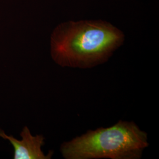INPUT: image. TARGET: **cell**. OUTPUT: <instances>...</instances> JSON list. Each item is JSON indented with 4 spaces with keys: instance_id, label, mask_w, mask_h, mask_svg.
<instances>
[{
    "instance_id": "obj_1",
    "label": "cell",
    "mask_w": 159,
    "mask_h": 159,
    "mask_svg": "<svg viewBox=\"0 0 159 159\" xmlns=\"http://www.w3.org/2000/svg\"><path fill=\"white\" fill-rule=\"evenodd\" d=\"M125 40L124 33L108 22L70 21L51 34V57L61 67L94 68L108 61Z\"/></svg>"
},
{
    "instance_id": "obj_3",
    "label": "cell",
    "mask_w": 159,
    "mask_h": 159,
    "mask_svg": "<svg viewBox=\"0 0 159 159\" xmlns=\"http://www.w3.org/2000/svg\"><path fill=\"white\" fill-rule=\"evenodd\" d=\"M0 136L11 143L14 149L15 159H50L52 156L53 152L45 155L41 150V147L44 144V137L42 135L33 136L26 126L21 133V140L7 135L1 130Z\"/></svg>"
},
{
    "instance_id": "obj_2",
    "label": "cell",
    "mask_w": 159,
    "mask_h": 159,
    "mask_svg": "<svg viewBox=\"0 0 159 159\" xmlns=\"http://www.w3.org/2000/svg\"><path fill=\"white\" fill-rule=\"evenodd\" d=\"M148 146L146 131L134 121L120 120L63 142L60 152L66 159H140Z\"/></svg>"
}]
</instances>
